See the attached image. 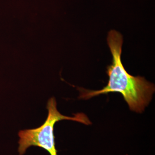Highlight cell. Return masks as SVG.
Here are the masks:
<instances>
[{"label":"cell","mask_w":155,"mask_h":155,"mask_svg":"<svg viewBox=\"0 0 155 155\" xmlns=\"http://www.w3.org/2000/svg\"><path fill=\"white\" fill-rule=\"evenodd\" d=\"M107 41L113 57L112 63L107 67L108 83L99 90L78 88L81 93L79 98L87 100L101 94L119 93L130 110L141 113L152 100L155 85L143 77H134L125 70L121 61L123 38L121 33L111 30L108 33Z\"/></svg>","instance_id":"cell-1"},{"label":"cell","mask_w":155,"mask_h":155,"mask_svg":"<svg viewBox=\"0 0 155 155\" xmlns=\"http://www.w3.org/2000/svg\"><path fill=\"white\" fill-rule=\"evenodd\" d=\"M47 109L48 116L45 122L38 127L20 130L18 132V151L23 155L30 147H38L47 151L50 155H58L55 148L54 125L62 120L77 121L86 125L91 124L89 118L84 113H77L74 116H64L57 109V102L54 97L48 101Z\"/></svg>","instance_id":"cell-2"}]
</instances>
